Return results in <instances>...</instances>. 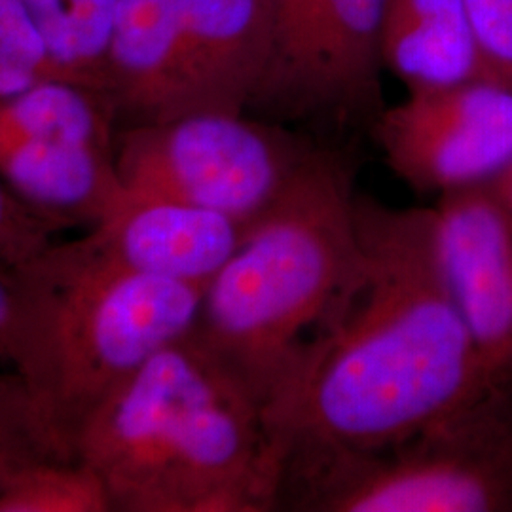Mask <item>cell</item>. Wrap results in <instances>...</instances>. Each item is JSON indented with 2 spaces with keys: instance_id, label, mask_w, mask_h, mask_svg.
Here are the masks:
<instances>
[{
  "instance_id": "cell-1",
  "label": "cell",
  "mask_w": 512,
  "mask_h": 512,
  "mask_svg": "<svg viewBox=\"0 0 512 512\" xmlns=\"http://www.w3.org/2000/svg\"><path fill=\"white\" fill-rule=\"evenodd\" d=\"M357 234L344 293L264 418L285 459L384 448L492 387L440 268L433 209L359 196Z\"/></svg>"
},
{
  "instance_id": "cell-2",
  "label": "cell",
  "mask_w": 512,
  "mask_h": 512,
  "mask_svg": "<svg viewBox=\"0 0 512 512\" xmlns=\"http://www.w3.org/2000/svg\"><path fill=\"white\" fill-rule=\"evenodd\" d=\"M76 459L103 480L112 512L279 509L283 448L192 332L110 393L80 433Z\"/></svg>"
},
{
  "instance_id": "cell-3",
  "label": "cell",
  "mask_w": 512,
  "mask_h": 512,
  "mask_svg": "<svg viewBox=\"0 0 512 512\" xmlns=\"http://www.w3.org/2000/svg\"><path fill=\"white\" fill-rule=\"evenodd\" d=\"M0 359L63 458L97 408L160 349L188 336L205 285L141 274L84 234L8 268Z\"/></svg>"
},
{
  "instance_id": "cell-4",
  "label": "cell",
  "mask_w": 512,
  "mask_h": 512,
  "mask_svg": "<svg viewBox=\"0 0 512 512\" xmlns=\"http://www.w3.org/2000/svg\"><path fill=\"white\" fill-rule=\"evenodd\" d=\"M357 198L346 162L313 148L205 289L192 334L264 418L293 382L353 274Z\"/></svg>"
},
{
  "instance_id": "cell-5",
  "label": "cell",
  "mask_w": 512,
  "mask_h": 512,
  "mask_svg": "<svg viewBox=\"0 0 512 512\" xmlns=\"http://www.w3.org/2000/svg\"><path fill=\"white\" fill-rule=\"evenodd\" d=\"M279 509L512 512V387L378 450L285 459Z\"/></svg>"
},
{
  "instance_id": "cell-6",
  "label": "cell",
  "mask_w": 512,
  "mask_h": 512,
  "mask_svg": "<svg viewBox=\"0 0 512 512\" xmlns=\"http://www.w3.org/2000/svg\"><path fill=\"white\" fill-rule=\"evenodd\" d=\"M313 152L245 112H190L116 133V171L133 194L186 203L249 226Z\"/></svg>"
},
{
  "instance_id": "cell-7",
  "label": "cell",
  "mask_w": 512,
  "mask_h": 512,
  "mask_svg": "<svg viewBox=\"0 0 512 512\" xmlns=\"http://www.w3.org/2000/svg\"><path fill=\"white\" fill-rule=\"evenodd\" d=\"M109 93L42 80L0 97V183L63 228L103 219L124 192Z\"/></svg>"
},
{
  "instance_id": "cell-8",
  "label": "cell",
  "mask_w": 512,
  "mask_h": 512,
  "mask_svg": "<svg viewBox=\"0 0 512 512\" xmlns=\"http://www.w3.org/2000/svg\"><path fill=\"white\" fill-rule=\"evenodd\" d=\"M374 133L391 171L420 194L492 183L512 164V88L478 80L408 92Z\"/></svg>"
},
{
  "instance_id": "cell-9",
  "label": "cell",
  "mask_w": 512,
  "mask_h": 512,
  "mask_svg": "<svg viewBox=\"0 0 512 512\" xmlns=\"http://www.w3.org/2000/svg\"><path fill=\"white\" fill-rule=\"evenodd\" d=\"M440 268L492 387H512V226L490 184L440 194Z\"/></svg>"
},
{
  "instance_id": "cell-10",
  "label": "cell",
  "mask_w": 512,
  "mask_h": 512,
  "mask_svg": "<svg viewBox=\"0 0 512 512\" xmlns=\"http://www.w3.org/2000/svg\"><path fill=\"white\" fill-rule=\"evenodd\" d=\"M385 0H317L291 67L256 109L285 118L376 122Z\"/></svg>"
},
{
  "instance_id": "cell-11",
  "label": "cell",
  "mask_w": 512,
  "mask_h": 512,
  "mask_svg": "<svg viewBox=\"0 0 512 512\" xmlns=\"http://www.w3.org/2000/svg\"><path fill=\"white\" fill-rule=\"evenodd\" d=\"M268 59L266 0H184L183 33L164 120L205 110L251 109Z\"/></svg>"
},
{
  "instance_id": "cell-12",
  "label": "cell",
  "mask_w": 512,
  "mask_h": 512,
  "mask_svg": "<svg viewBox=\"0 0 512 512\" xmlns=\"http://www.w3.org/2000/svg\"><path fill=\"white\" fill-rule=\"evenodd\" d=\"M88 232L135 272L207 287L236 253L245 226L220 213L124 188Z\"/></svg>"
},
{
  "instance_id": "cell-13",
  "label": "cell",
  "mask_w": 512,
  "mask_h": 512,
  "mask_svg": "<svg viewBox=\"0 0 512 512\" xmlns=\"http://www.w3.org/2000/svg\"><path fill=\"white\" fill-rule=\"evenodd\" d=\"M382 61L408 92L495 82L478 50L467 0H385Z\"/></svg>"
},
{
  "instance_id": "cell-14",
  "label": "cell",
  "mask_w": 512,
  "mask_h": 512,
  "mask_svg": "<svg viewBox=\"0 0 512 512\" xmlns=\"http://www.w3.org/2000/svg\"><path fill=\"white\" fill-rule=\"evenodd\" d=\"M183 18L184 0H118L107 92L129 124L164 120Z\"/></svg>"
},
{
  "instance_id": "cell-15",
  "label": "cell",
  "mask_w": 512,
  "mask_h": 512,
  "mask_svg": "<svg viewBox=\"0 0 512 512\" xmlns=\"http://www.w3.org/2000/svg\"><path fill=\"white\" fill-rule=\"evenodd\" d=\"M63 80L107 92V55L118 0H19Z\"/></svg>"
},
{
  "instance_id": "cell-16",
  "label": "cell",
  "mask_w": 512,
  "mask_h": 512,
  "mask_svg": "<svg viewBox=\"0 0 512 512\" xmlns=\"http://www.w3.org/2000/svg\"><path fill=\"white\" fill-rule=\"evenodd\" d=\"M0 512H112V505L92 467L80 459H48L0 486Z\"/></svg>"
},
{
  "instance_id": "cell-17",
  "label": "cell",
  "mask_w": 512,
  "mask_h": 512,
  "mask_svg": "<svg viewBox=\"0 0 512 512\" xmlns=\"http://www.w3.org/2000/svg\"><path fill=\"white\" fill-rule=\"evenodd\" d=\"M52 78L63 80L23 4L0 0V97Z\"/></svg>"
},
{
  "instance_id": "cell-18",
  "label": "cell",
  "mask_w": 512,
  "mask_h": 512,
  "mask_svg": "<svg viewBox=\"0 0 512 512\" xmlns=\"http://www.w3.org/2000/svg\"><path fill=\"white\" fill-rule=\"evenodd\" d=\"M48 459H67L40 425L14 372H0V486L21 469Z\"/></svg>"
},
{
  "instance_id": "cell-19",
  "label": "cell",
  "mask_w": 512,
  "mask_h": 512,
  "mask_svg": "<svg viewBox=\"0 0 512 512\" xmlns=\"http://www.w3.org/2000/svg\"><path fill=\"white\" fill-rule=\"evenodd\" d=\"M63 226L44 217L0 183V266L14 268L38 255Z\"/></svg>"
},
{
  "instance_id": "cell-20",
  "label": "cell",
  "mask_w": 512,
  "mask_h": 512,
  "mask_svg": "<svg viewBox=\"0 0 512 512\" xmlns=\"http://www.w3.org/2000/svg\"><path fill=\"white\" fill-rule=\"evenodd\" d=\"M467 6L488 73L512 88V0H467Z\"/></svg>"
},
{
  "instance_id": "cell-21",
  "label": "cell",
  "mask_w": 512,
  "mask_h": 512,
  "mask_svg": "<svg viewBox=\"0 0 512 512\" xmlns=\"http://www.w3.org/2000/svg\"><path fill=\"white\" fill-rule=\"evenodd\" d=\"M488 184L494 190L495 198L512 226V164L507 165L494 181Z\"/></svg>"
},
{
  "instance_id": "cell-22",
  "label": "cell",
  "mask_w": 512,
  "mask_h": 512,
  "mask_svg": "<svg viewBox=\"0 0 512 512\" xmlns=\"http://www.w3.org/2000/svg\"><path fill=\"white\" fill-rule=\"evenodd\" d=\"M8 315H10V277H8V268L0 266V351H2V340L8 325Z\"/></svg>"
}]
</instances>
